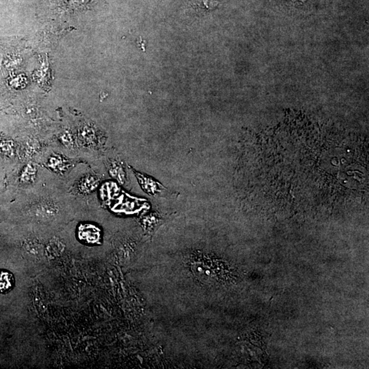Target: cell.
<instances>
[{
  "mask_svg": "<svg viewBox=\"0 0 369 369\" xmlns=\"http://www.w3.org/2000/svg\"><path fill=\"white\" fill-rule=\"evenodd\" d=\"M134 173L137 179H138L139 182H140V185L142 186V189L148 194L152 195L153 196H163L164 195L169 194V191L168 189H166L162 184H159L158 182L153 180V179L137 173V172L134 171Z\"/></svg>",
  "mask_w": 369,
  "mask_h": 369,
  "instance_id": "obj_1",
  "label": "cell"
},
{
  "mask_svg": "<svg viewBox=\"0 0 369 369\" xmlns=\"http://www.w3.org/2000/svg\"><path fill=\"white\" fill-rule=\"evenodd\" d=\"M79 237L80 240L84 241L86 243H95L99 238L98 229L89 224L81 225L79 229Z\"/></svg>",
  "mask_w": 369,
  "mask_h": 369,
  "instance_id": "obj_2",
  "label": "cell"
},
{
  "mask_svg": "<svg viewBox=\"0 0 369 369\" xmlns=\"http://www.w3.org/2000/svg\"><path fill=\"white\" fill-rule=\"evenodd\" d=\"M14 277L11 273L5 270H0V293L6 294L14 287Z\"/></svg>",
  "mask_w": 369,
  "mask_h": 369,
  "instance_id": "obj_3",
  "label": "cell"
},
{
  "mask_svg": "<svg viewBox=\"0 0 369 369\" xmlns=\"http://www.w3.org/2000/svg\"><path fill=\"white\" fill-rule=\"evenodd\" d=\"M14 152V144L11 141L3 140L0 141V153L5 156H10Z\"/></svg>",
  "mask_w": 369,
  "mask_h": 369,
  "instance_id": "obj_4",
  "label": "cell"
},
{
  "mask_svg": "<svg viewBox=\"0 0 369 369\" xmlns=\"http://www.w3.org/2000/svg\"><path fill=\"white\" fill-rule=\"evenodd\" d=\"M296 1H302V2H303V1H305L306 0H296Z\"/></svg>",
  "mask_w": 369,
  "mask_h": 369,
  "instance_id": "obj_5",
  "label": "cell"
}]
</instances>
